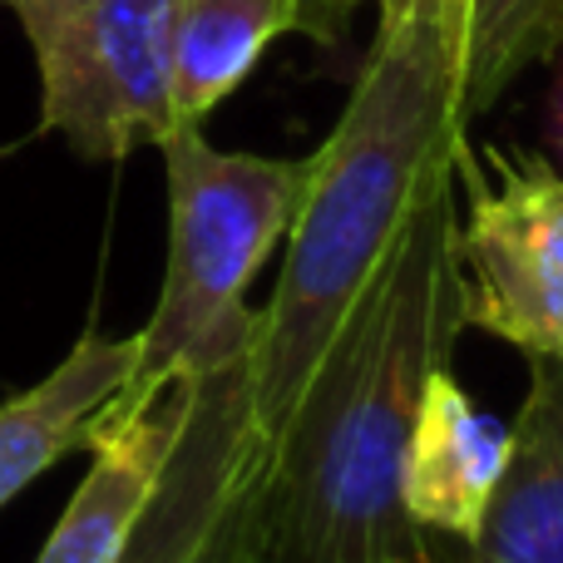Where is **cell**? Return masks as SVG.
Here are the masks:
<instances>
[{
    "instance_id": "obj_1",
    "label": "cell",
    "mask_w": 563,
    "mask_h": 563,
    "mask_svg": "<svg viewBox=\"0 0 563 563\" xmlns=\"http://www.w3.org/2000/svg\"><path fill=\"white\" fill-rule=\"evenodd\" d=\"M455 154L420 184L396 243L267 440L257 485L263 563H426L400 509V455L426 380L460 341Z\"/></svg>"
},
{
    "instance_id": "obj_2",
    "label": "cell",
    "mask_w": 563,
    "mask_h": 563,
    "mask_svg": "<svg viewBox=\"0 0 563 563\" xmlns=\"http://www.w3.org/2000/svg\"><path fill=\"white\" fill-rule=\"evenodd\" d=\"M465 134L450 30L435 15L380 20L376 49L361 65L336 129L307 154L277 287L267 307H257L247 390L263 440H273L297 406L317 356L396 243L420 184Z\"/></svg>"
},
{
    "instance_id": "obj_3",
    "label": "cell",
    "mask_w": 563,
    "mask_h": 563,
    "mask_svg": "<svg viewBox=\"0 0 563 563\" xmlns=\"http://www.w3.org/2000/svg\"><path fill=\"white\" fill-rule=\"evenodd\" d=\"M168 168V257L154 317L139 336L124 400H158L238 356H253L257 267L297 213L307 158L228 154L203 129H174L158 144Z\"/></svg>"
},
{
    "instance_id": "obj_4",
    "label": "cell",
    "mask_w": 563,
    "mask_h": 563,
    "mask_svg": "<svg viewBox=\"0 0 563 563\" xmlns=\"http://www.w3.org/2000/svg\"><path fill=\"white\" fill-rule=\"evenodd\" d=\"M40 69V129L89 164L174 134V0H30L15 10Z\"/></svg>"
},
{
    "instance_id": "obj_5",
    "label": "cell",
    "mask_w": 563,
    "mask_h": 563,
    "mask_svg": "<svg viewBox=\"0 0 563 563\" xmlns=\"http://www.w3.org/2000/svg\"><path fill=\"white\" fill-rule=\"evenodd\" d=\"M460 327L563 366V174L519 144H455Z\"/></svg>"
},
{
    "instance_id": "obj_6",
    "label": "cell",
    "mask_w": 563,
    "mask_h": 563,
    "mask_svg": "<svg viewBox=\"0 0 563 563\" xmlns=\"http://www.w3.org/2000/svg\"><path fill=\"white\" fill-rule=\"evenodd\" d=\"M263 455L267 440L253 426L247 356L198 376L188 390L184 430L119 563H198Z\"/></svg>"
},
{
    "instance_id": "obj_7",
    "label": "cell",
    "mask_w": 563,
    "mask_h": 563,
    "mask_svg": "<svg viewBox=\"0 0 563 563\" xmlns=\"http://www.w3.org/2000/svg\"><path fill=\"white\" fill-rule=\"evenodd\" d=\"M188 390L194 380L158 400L114 396L99 410L95 426L85 430L89 470L35 563H119L184 430Z\"/></svg>"
},
{
    "instance_id": "obj_8",
    "label": "cell",
    "mask_w": 563,
    "mask_h": 563,
    "mask_svg": "<svg viewBox=\"0 0 563 563\" xmlns=\"http://www.w3.org/2000/svg\"><path fill=\"white\" fill-rule=\"evenodd\" d=\"M509 460V426H499L455 371H435L416 406L400 455V509L430 544L470 549L489 515Z\"/></svg>"
},
{
    "instance_id": "obj_9",
    "label": "cell",
    "mask_w": 563,
    "mask_h": 563,
    "mask_svg": "<svg viewBox=\"0 0 563 563\" xmlns=\"http://www.w3.org/2000/svg\"><path fill=\"white\" fill-rule=\"evenodd\" d=\"M460 563H563V366L529 361L509 426V460L475 544Z\"/></svg>"
},
{
    "instance_id": "obj_10",
    "label": "cell",
    "mask_w": 563,
    "mask_h": 563,
    "mask_svg": "<svg viewBox=\"0 0 563 563\" xmlns=\"http://www.w3.org/2000/svg\"><path fill=\"white\" fill-rule=\"evenodd\" d=\"M139 361V336H85L69 356L30 390L0 400V509L55 470L69 450L85 445L95 416L129 386Z\"/></svg>"
},
{
    "instance_id": "obj_11",
    "label": "cell",
    "mask_w": 563,
    "mask_h": 563,
    "mask_svg": "<svg viewBox=\"0 0 563 563\" xmlns=\"http://www.w3.org/2000/svg\"><path fill=\"white\" fill-rule=\"evenodd\" d=\"M291 25L297 0H174V124H203Z\"/></svg>"
},
{
    "instance_id": "obj_12",
    "label": "cell",
    "mask_w": 563,
    "mask_h": 563,
    "mask_svg": "<svg viewBox=\"0 0 563 563\" xmlns=\"http://www.w3.org/2000/svg\"><path fill=\"white\" fill-rule=\"evenodd\" d=\"M563 49V0H460L455 85L460 119L475 124L495 99Z\"/></svg>"
},
{
    "instance_id": "obj_13",
    "label": "cell",
    "mask_w": 563,
    "mask_h": 563,
    "mask_svg": "<svg viewBox=\"0 0 563 563\" xmlns=\"http://www.w3.org/2000/svg\"><path fill=\"white\" fill-rule=\"evenodd\" d=\"M351 20H356V5L351 0H297V35H307L311 45L331 49L346 40Z\"/></svg>"
},
{
    "instance_id": "obj_14",
    "label": "cell",
    "mask_w": 563,
    "mask_h": 563,
    "mask_svg": "<svg viewBox=\"0 0 563 563\" xmlns=\"http://www.w3.org/2000/svg\"><path fill=\"white\" fill-rule=\"evenodd\" d=\"M257 485H263V465H257V475L247 479V489H243V495H238V505L228 509L223 529H218V534H213V544L203 549V559H198V563H233L238 544H243V534H247V525H253V509H257Z\"/></svg>"
},
{
    "instance_id": "obj_15",
    "label": "cell",
    "mask_w": 563,
    "mask_h": 563,
    "mask_svg": "<svg viewBox=\"0 0 563 563\" xmlns=\"http://www.w3.org/2000/svg\"><path fill=\"white\" fill-rule=\"evenodd\" d=\"M351 5H371V0H351ZM376 15L380 20H396V15H435L440 25L450 30V45H455V25H460V0H376Z\"/></svg>"
},
{
    "instance_id": "obj_16",
    "label": "cell",
    "mask_w": 563,
    "mask_h": 563,
    "mask_svg": "<svg viewBox=\"0 0 563 563\" xmlns=\"http://www.w3.org/2000/svg\"><path fill=\"white\" fill-rule=\"evenodd\" d=\"M549 148H554L563 164V69H559L554 89H549Z\"/></svg>"
},
{
    "instance_id": "obj_17",
    "label": "cell",
    "mask_w": 563,
    "mask_h": 563,
    "mask_svg": "<svg viewBox=\"0 0 563 563\" xmlns=\"http://www.w3.org/2000/svg\"><path fill=\"white\" fill-rule=\"evenodd\" d=\"M233 563H263V554H257V509H253V525H247V534H243V544H238Z\"/></svg>"
},
{
    "instance_id": "obj_18",
    "label": "cell",
    "mask_w": 563,
    "mask_h": 563,
    "mask_svg": "<svg viewBox=\"0 0 563 563\" xmlns=\"http://www.w3.org/2000/svg\"><path fill=\"white\" fill-rule=\"evenodd\" d=\"M0 5H10V10H20V5H30V0H0Z\"/></svg>"
},
{
    "instance_id": "obj_19",
    "label": "cell",
    "mask_w": 563,
    "mask_h": 563,
    "mask_svg": "<svg viewBox=\"0 0 563 563\" xmlns=\"http://www.w3.org/2000/svg\"><path fill=\"white\" fill-rule=\"evenodd\" d=\"M426 563H450V559H445V554H435V559H426Z\"/></svg>"
},
{
    "instance_id": "obj_20",
    "label": "cell",
    "mask_w": 563,
    "mask_h": 563,
    "mask_svg": "<svg viewBox=\"0 0 563 563\" xmlns=\"http://www.w3.org/2000/svg\"><path fill=\"white\" fill-rule=\"evenodd\" d=\"M0 158H5V148H0Z\"/></svg>"
}]
</instances>
